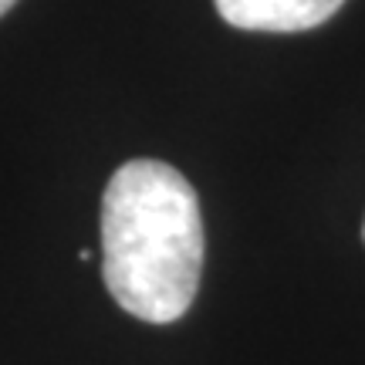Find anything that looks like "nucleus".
<instances>
[{"mask_svg":"<svg viewBox=\"0 0 365 365\" xmlns=\"http://www.w3.org/2000/svg\"><path fill=\"white\" fill-rule=\"evenodd\" d=\"M203 274V217L170 163L132 159L102 193V277L122 312L170 325L190 312Z\"/></svg>","mask_w":365,"mask_h":365,"instance_id":"nucleus-1","label":"nucleus"},{"mask_svg":"<svg viewBox=\"0 0 365 365\" xmlns=\"http://www.w3.org/2000/svg\"><path fill=\"white\" fill-rule=\"evenodd\" d=\"M217 14L237 31L298 34L331 21L345 0H213Z\"/></svg>","mask_w":365,"mask_h":365,"instance_id":"nucleus-2","label":"nucleus"},{"mask_svg":"<svg viewBox=\"0 0 365 365\" xmlns=\"http://www.w3.org/2000/svg\"><path fill=\"white\" fill-rule=\"evenodd\" d=\"M14 4H17V0H0V17H4V14H7V11H11Z\"/></svg>","mask_w":365,"mask_h":365,"instance_id":"nucleus-3","label":"nucleus"},{"mask_svg":"<svg viewBox=\"0 0 365 365\" xmlns=\"http://www.w3.org/2000/svg\"><path fill=\"white\" fill-rule=\"evenodd\" d=\"M362 240H365V223H362Z\"/></svg>","mask_w":365,"mask_h":365,"instance_id":"nucleus-4","label":"nucleus"}]
</instances>
